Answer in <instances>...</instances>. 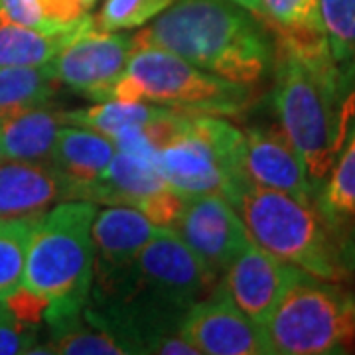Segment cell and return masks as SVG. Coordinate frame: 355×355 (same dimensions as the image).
<instances>
[{"instance_id":"6da1fadb","label":"cell","mask_w":355,"mask_h":355,"mask_svg":"<svg viewBox=\"0 0 355 355\" xmlns=\"http://www.w3.org/2000/svg\"><path fill=\"white\" fill-rule=\"evenodd\" d=\"M272 42L277 125L300 154L318 193L355 127V79L334 62L326 38L272 34Z\"/></svg>"},{"instance_id":"7a4b0ae2","label":"cell","mask_w":355,"mask_h":355,"mask_svg":"<svg viewBox=\"0 0 355 355\" xmlns=\"http://www.w3.org/2000/svg\"><path fill=\"white\" fill-rule=\"evenodd\" d=\"M160 48L227 81L254 87L272 71L275 42L265 22L233 0H174L132 34V50Z\"/></svg>"},{"instance_id":"3957f363","label":"cell","mask_w":355,"mask_h":355,"mask_svg":"<svg viewBox=\"0 0 355 355\" xmlns=\"http://www.w3.org/2000/svg\"><path fill=\"white\" fill-rule=\"evenodd\" d=\"M231 205L249 237L306 275L349 282L355 275V229L331 223L316 202L243 184Z\"/></svg>"},{"instance_id":"277c9868","label":"cell","mask_w":355,"mask_h":355,"mask_svg":"<svg viewBox=\"0 0 355 355\" xmlns=\"http://www.w3.org/2000/svg\"><path fill=\"white\" fill-rule=\"evenodd\" d=\"M97 203L64 200L50 207L32 229L22 288L48 302V330L83 314L93 284L95 247L91 237Z\"/></svg>"},{"instance_id":"5b68a950","label":"cell","mask_w":355,"mask_h":355,"mask_svg":"<svg viewBox=\"0 0 355 355\" xmlns=\"http://www.w3.org/2000/svg\"><path fill=\"white\" fill-rule=\"evenodd\" d=\"M93 280L103 298L132 300L180 316L219 282L172 227L160 229L132 263L95 270Z\"/></svg>"},{"instance_id":"8992f818","label":"cell","mask_w":355,"mask_h":355,"mask_svg":"<svg viewBox=\"0 0 355 355\" xmlns=\"http://www.w3.org/2000/svg\"><path fill=\"white\" fill-rule=\"evenodd\" d=\"M109 99L154 103L184 113L235 116L251 105L253 87L203 71L172 51L137 48Z\"/></svg>"},{"instance_id":"52a82bcc","label":"cell","mask_w":355,"mask_h":355,"mask_svg":"<svg viewBox=\"0 0 355 355\" xmlns=\"http://www.w3.org/2000/svg\"><path fill=\"white\" fill-rule=\"evenodd\" d=\"M243 130L223 116L186 113L176 132L154 153L160 176L182 196L216 193L233 202L243 184Z\"/></svg>"},{"instance_id":"ba28073f","label":"cell","mask_w":355,"mask_h":355,"mask_svg":"<svg viewBox=\"0 0 355 355\" xmlns=\"http://www.w3.org/2000/svg\"><path fill=\"white\" fill-rule=\"evenodd\" d=\"M279 355H336L355 349V294L342 282L304 275L265 324Z\"/></svg>"},{"instance_id":"9c48e42d","label":"cell","mask_w":355,"mask_h":355,"mask_svg":"<svg viewBox=\"0 0 355 355\" xmlns=\"http://www.w3.org/2000/svg\"><path fill=\"white\" fill-rule=\"evenodd\" d=\"M97 205H127L148 217L158 227H172L186 205L150 158L116 150L101 178L79 196Z\"/></svg>"},{"instance_id":"30bf717a","label":"cell","mask_w":355,"mask_h":355,"mask_svg":"<svg viewBox=\"0 0 355 355\" xmlns=\"http://www.w3.org/2000/svg\"><path fill=\"white\" fill-rule=\"evenodd\" d=\"M132 53V34L101 32L95 26L58 51L48 65L60 87L89 101H107Z\"/></svg>"},{"instance_id":"8fae6325","label":"cell","mask_w":355,"mask_h":355,"mask_svg":"<svg viewBox=\"0 0 355 355\" xmlns=\"http://www.w3.org/2000/svg\"><path fill=\"white\" fill-rule=\"evenodd\" d=\"M172 229L217 280L251 241L237 209L216 193L186 198Z\"/></svg>"},{"instance_id":"7c38bea8","label":"cell","mask_w":355,"mask_h":355,"mask_svg":"<svg viewBox=\"0 0 355 355\" xmlns=\"http://www.w3.org/2000/svg\"><path fill=\"white\" fill-rule=\"evenodd\" d=\"M182 336L200 355L272 354L265 328L245 316L219 282L209 296L188 310Z\"/></svg>"},{"instance_id":"4fadbf2b","label":"cell","mask_w":355,"mask_h":355,"mask_svg":"<svg viewBox=\"0 0 355 355\" xmlns=\"http://www.w3.org/2000/svg\"><path fill=\"white\" fill-rule=\"evenodd\" d=\"M304 270L280 261L251 239L223 272L219 284L247 318L265 328L280 298Z\"/></svg>"},{"instance_id":"5bb4252c","label":"cell","mask_w":355,"mask_h":355,"mask_svg":"<svg viewBox=\"0 0 355 355\" xmlns=\"http://www.w3.org/2000/svg\"><path fill=\"white\" fill-rule=\"evenodd\" d=\"M239 172L245 184L316 202L304 162L279 125H254L243 130Z\"/></svg>"},{"instance_id":"9a60e30c","label":"cell","mask_w":355,"mask_h":355,"mask_svg":"<svg viewBox=\"0 0 355 355\" xmlns=\"http://www.w3.org/2000/svg\"><path fill=\"white\" fill-rule=\"evenodd\" d=\"M64 200L67 186L50 162H0V219L40 217Z\"/></svg>"},{"instance_id":"2e32d148","label":"cell","mask_w":355,"mask_h":355,"mask_svg":"<svg viewBox=\"0 0 355 355\" xmlns=\"http://www.w3.org/2000/svg\"><path fill=\"white\" fill-rule=\"evenodd\" d=\"M160 229L135 207L109 205L101 211L97 209L91 225L95 247L93 270L119 268L132 263Z\"/></svg>"},{"instance_id":"e0dca14e","label":"cell","mask_w":355,"mask_h":355,"mask_svg":"<svg viewBox=\"0 0 355 355\" xmlns=\"http://www.w3.org/2000/svg\"><path fill=\"white\" fill-rule=\"evenodd\" d=\"M114 154L116 144L101 132L64 125L58 132L50 164L64 178L69 200H79L101 178Z\"/></svg>"},{"instance_id":"ac0fdd59","label":"cell","mask_w":355,"mask_h":355,"mask_svg":"<svg viewBox=\"0 0 355 355\" xmlns=\"http://www.w3.org/2000/svg\"><path fill=\"white\" fill-rule=\"evenodd\" d=\"M64 127L62 109L28 107L0 116V146L6 160L50 162L58 132Z\"/></svg>"},{"instance_id":"d6986e66","label":"cell","mask_w":355,"mask_h":355,"mask_svg":"<svg viewBox=\"0 0 355 355\" xmlns=\"http://www.w3.org/2000/svg\"><path fill=\"white\" fill-rule=\"evenodd\" d=\"M93 26L95 22L91 14L60 30H38L0 22V69L46 64L62 48L85 34Z\"/></svg>"},{"instance_id":"ffe728a7","label":"cell","mask_w":355,"mask_h":355,"mask_svg":"<svg viewBox=\"0 0 355 355\" xmlns=\"http://www.w3.org/2000/svg\"><path fill=\"white\" fill-rule=\"evenodd\" d=\"M168 107L154 105L146 101H97L85 109H73L64 111L62 109V121L64 125L73 127H85L101 132L107 139L114 140L123 132L139 130L153 125L160 116H164Z\"/></svg>"},{"instance_id":"44dd1931","label":"cell","mask_w":355,"mask_h":355,"mask_svg":"<svg viewBox=\"0 0 355 355\" xmlns=\"http://www.w3.org/2000/svg\"><path fill=\"white\" fill-rule=\"evenodd\" d=\"M316 203L338 227L355 229V127L320 186Z\"/></svg>"},{"instance_id":"7402d4cb","label":"cell","mask_w":355,"mask_h":355,"mask_svg":"<svg viewBox=\"0 0 355 355\" xmlns=\"http://www.w3.org/2000/svg\"><path fill=\"white\" fill-rule=\"evenodd\" d=\"M60 91L48 62L0 69V116L28 107L48 105Z\"/></svg>"},{"instance_id":"603a6c76","label":"cell","mask_w":355,"mask_h":355,"mask_svg":"<svg viewBox=\"0 0 355 355\" xmlns=\"http://www.w3.org/2000/svg\"><path fill=\"white\" fill-rule=\"evenodd\" d=\"M87 14L79 0H0V22L38 30H60Z\"/></svg>"},{"instance_id":"cb8c5ba5","label":"cell","mask_w":355,"mask_h":355,"mask_svg":"<svg viewBox=\"0 0 355 355\" xmlns=\"http://www.w3.org/2000/svg\"><path fill=\"white\" fill-rule=\"evenodd\" d=\"M50 354L62 355H128L125 343L87 318H76L55 330H48Z\"/></svg>"},{"instance_id":"d4e9b609","label":"cell","mask_w":355,"mask_h":355,"mask_svg":"<svg viewBox=\"0 0 355 355\" xmlns=\"http://www.w3.org/2000/svg\"><path fill=\"white\" fill-rule=\"evenodd\" d=\"M257 16L275 34L326 38L320 18V0H259Z\"/></svg>"},{"instance_id":"484cf974","label":"cell","mask_w":355,"mask_h":355,"mask_svg":"<svg viewBox=\"0 0 355 355\" xmlns=\"http://www.w3.org/2000/svg\"><path fill=\"white\" fill-rule=\"evenodd\" d=\"M40 217L0 219V300L22 286L28 243Z\"/></svg>"},{"instance_id":"4316f807","label":"cell","mask_w":355,"mask_h":355,"mask_svg":"<svg viewBox=\"0 0 355 355\" xmlns=\"http://www.w3.org/2000/svg\"><path fill=\"white\" fill-rule=\"evenodd\" d=\"M320 18L334 62L349 76L355 58V0H320Z\"/></svg>"},{"instance_id":"83f0119b","label":"cell","mask_w":355,"mask_h":355,"mask_svg":"<svg viewBox=\"0 0 355 355\" xmlns=\"http://www.w3.org/2000/svg\"><path fill=\"white\" fill-rule=\"evenodd\" d=\"M174 0H105L93 18L101 32H132L153 22Z\"/></svg>"},{"instance_id":"f1b7e54d","label":"cell","mask_w":355,"mask_h":355,"mask_svg":"<svg viewBox=\"0 0 355 355\" xmlns=\"http://www.w3.org/2000/svg\"><path fill=\"white\" fill-rule=\"evenodd\" d=\"M14 354H50L48 331L16 318L0 320V355Z\"/></svg>"},{"instance_id":"f546056e","label":"cell","mask_w":355,"mask_h":355,"mask_svg":"<svg viewBox=\"0 0 355 355\" xmlns=\"http://www.w3.org/2000/svg\"><path fill=\"white\" fill-rule=\"evenodd\" d=\"M233 2L241 4L243 8H247V10H251L254 14H257V8H259V0H233Z\"/></svg>"},{"instance_id":"4dcf8cb0","label":"cell","mask_w":355,"mask_h":355,"mask_svg":"<svg viewBox=\"0 0 355 355\" xmlns=\"http://www.w3.org/2000/svg\"><path fill=\"white\" fill-rule=\"evenodd\" d=\"M8 318H14V316L10 314V310L6 308L4 300H0V320H8Z\"/></svg>"},{"instance_id":"1f68e13d","label":"cell","mask_w":355,"mask_h":355,"mask_svg":"<svg viewBox=\"0 0 355 355\" xmlns=\"http://www.w3.org/2000/svg\"><path fill=\"white\" fill-rule=\"evenodd\" d=\"M79 2H81V6H83V8H85V10L89 12V10H91V8H93V6H95L99 0H79Z\"/></svg>"},{"instance_id":"d6a6232c","label":"cell","mask_w":355,"mask_h":355,"mask_svg":"<svg viewBox=\"0 0 355 355\" xmlns=\"http://www.w3.org/2000/svg\"><path fill=\"white\" fill-rule=\"evenodd\" d=\"M349 76L355 79V58H354V64H352V69H349Z\"/></svg>"},{"instance_id":"836d02e7","label":"cell","mask_w":355,"mask_h":355,"mask_svg":"<svg viewBox=\"0 0 355 355\" xmlns=\"http://www.w3.org/2000/svg\"><path fill=\"white\" fill-rule=\"evenodd\" d=\"M4 160V153H2V146H0V162Z\"/></svg>"}]
</instances>
